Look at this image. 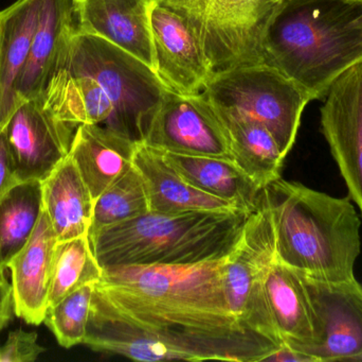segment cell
Wrapping results in <instances>:
<instances>
[{
    "instance_id": "19",
    "label": "cell",
    "mask_w": 362,
    "mask_h": 362,
    "mask_svg": "<svg viewBox=\"0 0 362 362\" xmlns=\"http://www.w3.org/2000/svg\"><path fill=\"white\" fill-rule=\"evenodd\" d=\"M76 31L74 0H42L29 57L16 84L17 98L44 93L59 52Z\"/></svg>"
},
{
    "instance_id": "11",
    "label": "cell",
    "mask_w": 362,
    "mask_h": 362,
    "mask_svg": "<svg viewBox=\"0 0 362 362\" xmlns=\"http://www.w3.org/2000/svg\"><path fill=\"white\" fill-rule=\"evenodd\" d=\"M301 273V272H300ZM316 320L313 362L362 361V284L325 282L302 274Z\"/></svg>"
},
{
    "instance_id": "1",
    "label": "cell",
    "mask_w": 362,
    "mask_h": 362,
    "mask_svg": "<svg viewBox=\"0 0 362 362\" xmlns=\"http://www.w3.org/2000/svg\"><path fill=\"white\" fill-rule=\"evenodd\" d=\"M226 259L104 268L83 344L144 362L265 361L283 344L249 331L232 314Z\"/></svg>"
},
{
    "instance_id": "5",
    "label": "cell",
    "mask_w": 362,
    "mask_h": 362,
    "mask_svg": "<svg viewBox=\"0 0 362 362\" xmlns=\"http://www.w3.org/2000/svg\"><path fill=\"white\" fill-rule=\"evenodd\" d=\"M252 212H148L88 237L98 263L192 265L217 261L235 248Z\"/></svg>"
},
{
    "instance_id": "2",
    "label": "cell",
    "mask_w": 362,
    "mask_h": 362,
    "mask_svg": "<svg viewBox=\"0 0 362 362\" xmlns=\"http://www.w3.org/2000/svg\"><path fill=\"white\" fill-rule=\"evenodd\" d=\"M165 89L137 57L76 30L59 52L42 96L62 120L102 125L141 142Z\"/></svg>"
},
{
    "instance_id": "27",
    "label": "cell",
    "mask_w": 362,
    "mask_h": 362,
    "mask_svg": "<svg viewBox=\"0 0 362 362\" xmlns=\"http://www.w3.org/2000/svg\"><path fill=\"white\" fill-rule=\"evenodd\" d=\"M95 285L81 287L47 310L44 323L64 349L84 344Z\"/></svg>"
},
{
    "instance_id": "8",
    "label": "cell",
    "mask_w": 362,
    "mask_h": 362,
    "mask_svg": "<svg viewBox=\"0 0 362 362\" xmlns=\"http://www.w3.org/2000/svg\"><path fill=\"white\" fill-rule=\"evenodd\" d=\"M276 259L274 225L265 195L245 225L234 250L226 259L223 289L232 314L249 331L283 344L268 308L265 278Z\"/></svg>"
},
{
    "instance_id": "12",
    "label": "cell",
    "mask_w": 362,
    "mask_h": 362,
    "mask_svg": "<svg viewBox=\"0 0 362 362\" xmlns=\"http://www.w3.org/2000/svg\"><path fill=\"white\" fill-rule=\"evenodd\" d=\"M151 30L155 74L161 83L181 95L202 93L214 72L197 31L185 15L152 0Z\"/></svg>"
},
{
    "instance_id": "14",
    "label": "cell",
    "mask_w": 362,
    "mask_h": 362,
    "mask_svg": "<svg viewBox=\"0 0 362 362\" xmlns=\"http://www.w3.org/2000/svg\"><path fill=\"white\" fill-rule=\"evenodd\" d=\"M152 0H74L76 30L99 36L155 72Z\"/></svg>"
},
{
    "instance_id": "18",
    "label": "cell",
    "mask_w": 362,
    "mask_h": 362,
    "mask_svg": "<svg viewBox=\"0 0 362 362\" xmlns=\"http://www.w3.org/2000/svg\"><path fill=\"white\" fill-rule=\"evenodd\" d=\"M134 167L141 174L151 212L178 214L240 210L232 204L189 184L167 161L163 151L151 148L140 142L136 148Z\"/></svg>"
},
{
    "instance_id": "16",
    "label": "cell",
    "mask_w": 362,
    "mask_h": 362,
    "mask_svg": "<svg viewBox=\"0 0 362 362\" xmlns=\"http://www.w3.org/2000/svg\"><path fill=\"white\" fill-rule=\"evenodd\" d=\"M265 293L282 344L310 357L317 342L316 320L301 273L274 259L266 274Z\"/></svg>"
},
{
    "instance_id": "13",
    "label": "cell",
    "mask_w": 362,
    "mask_h": 362,
    "mask_svg": "<svg viewBox=\"0 0 362 362\" xmlns=\"http://www.w3.org/2000/svg\"><path fill=\"white\" fill-rule=\"evenodd\" d=\"M321 108V131L362 215V62L329 87Z\"/></svg>"
},
{
    "instance_id": "26",
    "label": "cell",
    "mask_w": 362,
    "mask_h": 362,
    "mask_svg": "<svg viewBox=\"0 0 362 362\" xmlns=\"http://www.w3.org/2000/svg\"><path fill=\"white\" fill-rule=\"evenodd\" d=\"M148 212L150 202L144 180L133 166L124 176L105 189L93 202L88 237Z\"/></svg>"
},
{
    "instance_id": "30",
    "label": "cell",
    "mask_w": 362,
    "mask_h": 362,
    "mask_svg": "<svg viewBox=\"0 0 362 362\" xmlns=\"http://www.w3.org/2000/svg\"><path fill=\"white\" fill-rule=\"evenodd\" d=\"M13 312L12 288L4 272H0V333L10 323Z\"/></svg>"
},
{
    "instance_id": "10",
    "label": "cell",
    "mask_w": 362,
    "mask_h": 362,
    "mask_svg": "<svg viewBox=\"0 0 362 362\" xmlns=\"http://www.w3.org/2000/svg\"><path fill=\"white\" fill-rule=\"evenodd\" d=\"M76 128L59 118L42 94L18 98L2 131L19 181H44L69 154Z\"/></svg>"
},
{
    "instance_id": "15",
    "label": "cell",
    "mask_w": 362,
    "mask_h": 362,
    "mask_svg": "<svg viewBox=\"0 0 362 362\" xmlns=\"http://www.w3.org/2000/svg\"><path fill=\"white\" fill-rule=\"evenodd\" d=\"M57 235L42 208L37 225L25 248L10 261L13 312L32 325L44 322L48 310Z\"/></svg>"
},
{
    "instance_id": "31",
    "label": "cell",
    "mask_w": 362,
    "mask_h": 362,
    "mask_svg": "<svg viewBox=\"0 0 362 362\" xmlns=\"http://www.w3.org/2000/svg\"><path fill=\"white\" fill-rule=\"evenodd\" d=\"M274 1H279V0H274Z\"/></svg>"
},
{
    "instance_id": "7",
    "label": "cell",
    "mask_w": 362,
    "mask_h": 362,
    "mask_svg": "<svg viewBox=\"0 0 362 362\" xmlns=\"http://www.w3.org/2000/svg\"><path fill=\"white\" fill-rule=\"evenodd\" d=\"M185 15L197 31L213 72L264 64L274 0H157Z\"/></svg>"
},
{
    "instance_id": "24",
    "label": "cell",
    "mask_w": 362,
    "mask_h": 362,
    "mask_svg": "<svg viewBox=\"0 0 362 362\" xmlns=\"http://www.w3.org/2000/svg\"><path fill=\"white\" fill-rule=\"evenodd\" d=\"M42 212L40 181L19 182L0 198V272L25 248Z\"/></svg>"
},
{
    "instance_id": "28",
    "label": "cell",
    "mask_w": 362,
    "mask_h": 362,
    "mask_svg": "<svg viewBox=\"0 0 362 362\" xmlns=\"http://www.w3.org/2000/svg\"><path fill=\"white\" fill-rule=\"evenodd\" d=\"M45 349L37 342V334L17 329L8 333V339L0 346V362L35 361Z\"/></svg>"
},
{
    "instance_id": "25",
    "label": "cell",
    "mask_w": 362,
    "mask_h": 362,
    "mask_svg": "<svg viewBox=\"0 0 362 362\" xmlns=\"http://www.w3.org/2000/svg\"><path fill=\"white\" fill-rule=\"evenodd\" d=\"M103 269L98 263L88 236L57 242L49 289L48 308L85 285L95 284Z\"/></svg>"
},
{
    "instance_id": "23",
    "label": "cell",
    "mask_w": 362,
    "mask_h": 362,
    "mask_svg": "<svg viewBox=\"0 0 362 362\" xmlns=\"http://www.w3.org/2000/svg\"><path fill=\"white\" fill-rule=\"evenodd\" d=\"M216 111L227 129L234 163L262 189L280 179L286 157L272 133L255 121Z\"/></svg>"
},
{
    "instance_id": "6",
    "label": "cell",
    "mask_w": 362,
    "mask_h": 362,
    "mask_svg": "<svg viewBox=\"0 0 362 362\" xmlns=\"http://www.w3.org/2000/svg\"><path fill=\"white\" fill-rule=\"evenodd\" d=\"M202 94L217 110L265 127L285 157L297 140L308 94L267 64L215 72Z\"/></svg>"
},
{
    "instance_id": "3",
    "label": "cell",
    "mask_w": 362,
    "mask_h": 362,
    "mask_svg": "<svg viewBox=\"0 0 362 362\" xmlns=\"http://www.w3.org/2000/svg\"><path fill=\"white\" fill-rule=\"evenodd\" d=\"M264 63L310 100L362 62V0H279L266 29Z\"/></svg>"
},
{
    "instance_id": "20",
    "label": "cell",
    "mask_w": 362,
    "mask_h": 362,
    "mask_svg": "<svg viewBox=\"0 0 362 362\" xmlns=\"http://www.w3.org/2000/svg\"><path fill=\"white\" fill-rule=\"evenodd\" d=\"M42 0H17L0 11V129L16 106V84L31 50Z\"/></svg>"
},
{
    "instance_id": "21",
    "label": "cell",
    "mask_w": 362,
    "mask_h": 362,
    "mask_svg": "<svg viewBox=\"0 0 362 362\" xmlns=\"http://www.w3.org/2000/svg\"><path fill=\"white\" fill-rule=\"evenodd\" d=\"M42 195L59 242L88 236L95 200L69 154L42 181Z\"/></svg>"
},
{
    "instance_id": "9",
    "label": "cell",
    "mask_w": 362,
    "mask_h": 362,
    "mask_svg": "<svg viewBox=\"0 0 362 362\" xmlns=\"http://www.w3.org/2000/svg\"><path fill=\"white\" fill-rule=\"evenodd\" d=\"M140 142L165 152L234 162L227 129L202 93L181 95L165 89Z\"/></svg>"
},
{
    "instance_id": "29",
    "label": "cell",
    "mask_w": 362,
    "mask_h": 362,
    "mask_svg": "<svg viewBox=\"0 0 362 362\" xmlns=\"http://www.w3.org/2000/svg\"><path fill=\"white\" fill-rule=\"evenodd\" d=\"M19 182L8 140L0 129V198Z\"/></svg>"
},
{
    "instance_id": "22",
    "label": "cell",
    "mask_w": 362,
    "mask_h": 362,
    "mask_svg": "<svg viewBox=\"0 0 362 362\" xmlns=\"http://www.w3.org/2000/svg\"><path fill=\"white\" fill-rule=\"evenodd\" d=\"M163 153L180 176L199 191L244 212H253L259 208L264 189L233 161L165 151Z\"/></svg>"
},
{
    "instance_id": "17",
    "label": "cell",
    "mask_w": 362,
    "mask_h": 362,
    "mask_svg": "<svg viewBox=\"0 0 362 362\" xmlns=\"http://www.w3.org/2000/svg\"><path fill=\"white\" fill-rule=\"evenodd\" d=\"M138 142L99 125H78L69 155L97 199L133 168Z\"/></svg>"
},
{
    "instance_id": "4",
    "label": "cell",
    "mask_w": 362,
    "mask_h": 362,
    "mask_svg": "<svg viewBox=\"0 0 362 362\" xmlns=\"http://www.w3.org/2000/svg\"><path fill=\"white\" fill-rule=\"evenodd\" d=\"M264 195L281 263L325 282L355 278L361 222L350 197H332L282 178Z\"/></svg>"
}]
</instances>
